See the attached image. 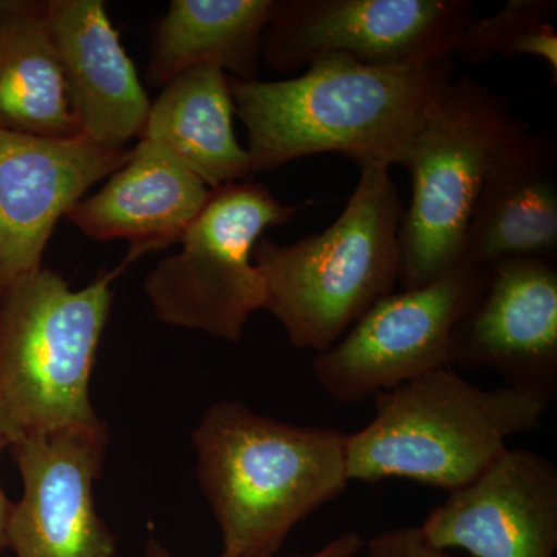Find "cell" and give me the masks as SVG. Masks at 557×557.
I'll return each instance as SVG.
<instances>
[{
	"label": "cell",
	"instance_id": "obj_1",
	"mask_svg": "<svg viewBox=\"0 0 557 557\" xmlns=\"http://www.w3.org/2000/svg\"><path fill=\"white\" fill-rule=\"evenodd\" d=\"M454 78V58L445 54L403 65L329 58L296 78L228 75V83L256 174L327 152L358 166L405 168L418 132Z\"/></svg>",
	"mask_w": 557,
	"mask_h": 557
},
{
	"label": "cell",
	"instance_id": "obj_2",
	"mask_svg": "<svg viewBox=\"0 0 557 557\" xmlns=\"http://www.w3.org/2000/svg\"><path fill=\"white\" fill-rule=\"evenodd\" d=\"M348 435L296 426L240 401L209 406L193 434L223 556L274 557L293 528L346 491Z\"/></svg>",
	"mask_w": 557,
	"mask_h": 557
},
{
	"label": "cell",
	"instance_id": "obj_3",
	"mask_svg": "<svg viewBox=\"0 0 557 557\" xmlns=\"http://www.w3.org/2000/svg\"><path fill=\"white\" fill-rule=\"evenodd\" d=\"M403 214L388 168L364 164L346 208L329 228L295 244L260 237L252 262L265 287L263 310L281 322L293 347L327 350L394 293Z\"/></svg>",
	"mask_w": 557,
	"mask_h": 557
},
{
	"label": "cell",
	"instance_id": "obj_4",
	"mask_svg": "<svg viewBox=\"0 0 557 557\" xmlns=\"http://www.w3.org/2000/svg\"><path fill=\"white\" fill-rule=\"evenodd\" d=\"M373 401L372 421L348 435V479H405L449 493L482 474L508 438L536 431L552 405L515 387L472 386L454 368L380 392Z\"/></svg>",
	"mask_w": 557,
	"mask_h": 557
},
{
	"label": "cell",
	"instance_id": "obj_5",
	"mask_svg": "<svg viewBox=\"0 0 557 557\" xmlns=\"http://www.w3.org/2000/svg\"><path fill=\"white\" fill-rule=\"evenodd\" d=\"M131 262L81 289L42 267L0 293V435L9 445L100 420L91 406V372L113 281Z\"/></svg>",
	"mask_w": 557,
	"mask_h": 557
},
{
	"label": "cell",
	"instance_id": "obj_6",
	"mask_svg": "<svg viewBox=\"0 0 557 557\" xmlns=\"http://www.w3.org/2000/svg\"><path fill=\"white\" fill-rule=\"evenodd\" d=\"M531 131L485 84L471 76L450 81L405 166L412 196L399 226L403 289L423 287L461 262L480 194Z\"/></svg>",
	"mask_w": 557,
	"mask_h": 557
},
{
	"label": "cell",
	"instance_id": "obj_7",
	"mask_svg": "<svg viewBox=\"0 0 557 557\" xmlns=\"http://www.w3.org/2000/svg\"><path fill=\"white\" fill-rule=\"evenodd\" d=\"M300 209L249 178L212 189L180 239L178 255L160 260L146 276L157 319L239 343L249 317L265 304L252 249L265 230L285 225Z\"/></svg>",
	"mask_w": 557,
	"mask_h": 557
},
{
	"label": "cell",
	"instance_id": "obj_8",
	"mask_svg": "<svg viewBox=\"0 0 557 557\" xmlns=\"http://www.w3.org/2000/svg\"><path fill=\"white\" fill-rule=\"evenodd\" d=\"M471 17L467 0H274L260 58L278 73L329 58L416 64L450 57Z\"/></svg>",
	"mask_w": 557,
	"mask_h": 557
},
{
	"label": "cell",
	"instance_id": "obj_9",
	"mask_svg": "<svg viewBox=\"0 0 557 557\" xmlns=\"http://www.w3.org/2000/svg\"><path fill=\"white\" fill-rule=\"evenodd\" d=\"M486 267L461 260L423 287L380 299L313 358L318 383L338 405L361 403L450 366V336Z\"/></svg>",
	"mask_w": 557,
	"mask_h": 557
},
{
	"label": "cell",
	"instance_id": "obj_10",
	"mask_svg": "<svg viewBox=\"0 0 557 557\" xmlns=\"http://www.w3.org/2000/svg\"><path fill=\"white\" fill-rule=\"evenodd\" d=\"M108 445L101 418L11 443L24 483L7 534L16 557H115L116 539L94 497Z\"/></svg>",
	"mask_w": 557,
	"mask_h": 557
},
{
	"label": "cell",
	"instance_id": "obj_11",
	"mask_svg": "<svg viewBox=\"0 0 557 557\" xmlns=\"http://www.w3.org/2000/svg\"><path fill=\"white\" fill-rule=\"evenodd\" d=\"M450 366L493 370L509 387L555 401L556 260L507 259L486 267L453 330Z\"/></svg>",
	"mask_w": 557,
	"mask_h": 557
},
{
	"label": "cell",
	"instance_id": "obj_12",
	"mask_svg": "<svg viewBox=\"0 0 557 557\" xmlns=\"http://www.w3.org/2000/svg\"><path fill=\"white\" fill-rule=\"evenodd\" d=\"M129 156L131 149L106 148L84 135L46 138L0 129V293L42 269L58 222Z\"/></svg>",
	"mask_w": 557,
	"mask_h": 557
},
{
	"label": "cell",
	"instance_id": "obj_13",
	"mask_svg": "<svg viewBox=\"0 0 557 557\" xmlns=\"http://www.w3.org/2000/svg\"><path fill=\"white\" fill-rule=\"evenodd\" d=\"M437 548L474 557H555L557 471L547 457L505 449L478 478L450 491L420 527Z\"/></svg>",
	"mask_w": 557,
	"mask_h": 557
},
{
	"label": "cell",
	"instance_id": "obj_14",
	"mask_svg": "<svg viewBox=\"0 0 557 557\" xmlns=\"http://www.w3.org/2000/svg\"><path fill=\"white\" fill-rule=\"evenodd\" d=\"M46 25L81 135L126 149L148 123V91L101 0H46Z\"/></svg>",
	"mask_w": 557,
	"mask_h": 557
},
{
	"label": "cell",
	"instance_id": "obj_15",
	"mask_svg": "<svg viewBox=\"0 0 557 557\" xmlns=\"http://www.w3.org/2000/svg\"><path fill=\"white\" fill-rule=\"evenodd\" d=\"M211 193L170 150L139 139L104 188L73 205L64 219L91 240L131 242L129 256L137 259L178 244Z\"/></svg>",
	"mask_w": 557,
	"mask_h": 557
},
{
	"label": "cell",
	"instance_id": "obj_16",
	"mask_svg": "<svg viewBox=\"0 0 557 557\" xmlns=\"http://www.w3.org/2000/svg\"><path fill=\"white\" fill-rule=\"evenodd\" d=\"M556 145L531 131L480 194L463 259L479 267L519 258H557Z\"/></svg>",
	"mask_w": 557,
	"mask_h": 557
},
{
	"label": "cell",
	"instance_id": "obj_17",
	"mask_svg": "<svg viewBox=\"0 0 557 557\" xmlns=\"http://www.w3.org/2000/svg\"><path fill=\"white\" fill-rule=\"evenodd\" d=\"M234 113L228 75L219 65H197L163 87L139 139L170 150L209 189H218L252 175L248 150L234 132Z\"/></svg>",
	"mask_w": 557,
	"mask_h": 557
},
{
	"label": "cell",
	"instance_id": "obj_18",
	"mask_svg": "<svg viewBox=\"0 0 557 557\" xmlns=\"http://www.w3.org/2000/svg\"><path fill=\"white\" fill-rule=\"evenodd\" d=\"M273 9L274 0H172L150 33L146 83L163 89L201 64L219 65L240 81L258 79Z\"/></svg>",
	"mask_w": 557,
	"mask_h": 557
},
{
	"label": "cell",
	"instance_id": "obj_19",
	"mask_svg": "<svg viewBox=\"0 0 557 557\" xmlns=\"http://www.w3.org/2000/svg\"><path fill=\"white\" fill-rule=\"evenodd\" d=\"M0 129L46 138L81 135L44 0H10L0 16Z\"/></svg>",
	"mask_w": 557,
	"mask_h": 557
},
{
	"label": "cell",
	"instance_id": "obj_20",
	"mask_svg": "<svg viewBox=\"0 0 557 557\" xmlns=\"http://www.w3.org/2000/svg\"><path fill=\"white\" fill-rule=\"evenodd\" d=\"M555 0H509L497 13L471 17L450 57L480 65L494 54L534 57L548 65L557 84V33L552 24Z\"/></svg>",
	"mask_w": 557,
	"mask_h": 557
},
{
	"label": "cell",
	"instance_id": "obj_21",
	"mask_svg": "<svg viewBox=\"0 0 557 557\" xmlns=\"http://www.w3.org/2000/svg\"><path fill=\"white\" fill-rule=\"evenodd\" d=\"M368 557H454L424 537L418 527L392 528L364 544Z\"/></svg>",
	"mask_w": 557,
	"mask_h": 557
},
{
	"label": "cell",
	"instance_id": "obj_22",
	"mask_svg": "<svg viewBox=\"0 0 557 557\" xmlns=\"http://www.w3.org/2000/svg\"><path fill=\"white\" fill-rule=\"evenodd\" d=\"M366 541L358 533H346L322 547L317 553L307 556L292 557H355L364 549ZM146 557H175L168 552L156 537H149L146 544ZM222 557H230L223 556Z\"/></svg>",
	"mask_w": 557,
	"mask_h": 557
},
{
	"label": "cell",
	"instance_id": "obj_23",
	"mask_svg": "<svg viewBox=\"0 0 557 557\" xmlns=\"http://www.w3.org/2000/svg\"><path fill=\"white\" fill-rule=\"evenodd\" d=\"M9 442L0 435V456L3 450L9 449ZM11 509H13V502L7 496L5 490L0 485V555L5 549H9V522L11 516Z\"/></svg>",
	"mask_w": 557,
	"mask_h": 557
},
{
	"label": "cell",
	"instance_id": "obj_24",
	"mask_svg": "<svg viewBox=\"0 0 557 557\" xmlns=\"http://www.w3.org/2000/svg\"><path fill=\"white\" fill-rule=\"evenodd\" d=\"M10 5V0H0V16H2L3 11L7 10V7Z\"/></svg>",
	"mask_w": 557,
	"mask_h": 557
}]
</instances>
